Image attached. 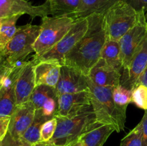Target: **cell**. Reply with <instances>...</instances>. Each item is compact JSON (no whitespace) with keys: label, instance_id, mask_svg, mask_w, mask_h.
<instances>
[{"label":"cell","instance_id":"obj_22","mask_svg":"<svg viewBox=\"0 0 147 146\" xmlns=\"http://www.w3.org/2000/svg\"><path fill=\"white\" fill-rule=\"evenodd\" d=\"M21 15L0 18V49H3L13 38L17 31L16 23Z\"/></svg>","mask_w":147,"mask_h":146},{"label":"cell","instance_id":"obj_39","mask_svg":"<svg viewBox=\"0 0 147 146\" xmlns=\"http://www.w3.org/2000/svg\"><path fill=\"white\" fill-rule=\"evenodd\" d=\"M0 25H1V21H0Z\"/></svg>","mask_w":147,"mask_h":146},{"label":"cell","instance_id":"obj_21","mask_svg":"<svg viewBox=\"0 0 147 146\" xmlns=\"http://www.w3.org/2000/svg\"><path fill=\"white\" fill-rule=\"evenodd\" d=\"M50 15L53 17H70L78 9L80 0H47Z\"/></svg>","mask_w":147,"mask_h":146},{"label":"cell","instance_id":"obj_18","mask_svg":"<svg viewBox=\"0 0 147 146\" xmlns=\"http://www.w3.org/2000/svg\"><path fill=\"white\" fill-rule=\"evenodd\" d=\"M114 131L116 130L112 126L96 121L81 135L79 140L83 146H103Z\"/></svg>","mask_w":147,"mask_h":146},{"label":"cell","instance_id":"obj_17","mask_svg":"<svg viewBox=\"0 0 147 146\" xmlns=\"http://www.w3.org/2000/svg\"><path fill=\"white\" fill-rule=\"evenodd\" d=\"M61 64L56 62L41 61L34 64L36 86L47 85L55 88L60 75Z\"/></svg>","mask_w":147,"mask_h":146},{"label":"cell","instance_id":"obj_4","mask_svg":"<svg viewBox=\"0 0 147 146\" xmlns=\"http://www.w3.org/2000/svg\"><path fill=\"white\" fill-rule=\"evenodd\" d=\"M140 11L122 0L113 4L103 14L106 39L119 41L137 23Z\"/></svg>","mask_w":147,"mask_h":146},{"label":"cell","instance_id":"obj_30","mask_svg":"<svg viewBox=\"0 0 147 146\" xmlns=\"http://www.w3.org/2000/svg\"><path fill=\"white\" fill-rule=\"evenodd\" d=\"M131 6L137 11H146L147 0H122Z\"/></svg>","mask_w":147,"mask_h":146},{"label":"cell","instance_id":"obj_31","mask_svg":"<svg viewBox=\"0 0 147 146\" xmlns=\"http://www.w3.org/2000/svg\"><path fill=\"white\" fill-rule=\"evenodd\" d=\"M10 117H0V141L8 133Z\"/></svg>","mask_w":147,"mask_h":146},{"label":"cell","instance_id":"obj_3","mask_svg":"<svg viewBox=\"0 0 147 146\" xmlns=\"http://www.w3.org/2000/svg\"><path fill=\"white\" fill-rule=\"evenodd\" d=\"M55 117L57 119V128L50 142L55 146H69L73 144L96 121L92 106L69 117Z\"/></svg>","mask_w":147,"mask_h":146},{"label":"cell","instance_id":"obj_13","mask_svg":"<svg viewBox=\"0 0 147 146\" xmlns=\"http://www.w3.org/2000/svg\"><path fill=\"white\" fill-rule=\"evenodd\" d=\"M36 108L30 100L17 105L10 117L8 133L14 137H22L34 120Z\"/></svg>","mask_w":147,"mask_h":146},{"label":"cell","instance_id":"obj_24","mask_svg":"<svg viewBox=\"0 0 147 146\" xmlns=\"http://www.w3.org/2000/svg\"><path fill=\"white\" fill-rule=\"evenodd\" d=\"M55 95H57L55 88L47 85H37L34 88L30 100L33 103L36 110H40L50 97Z\"/></svg>","mask_w":147,"mask_h":146},{"label":"cell","instance_id":"obj_40","mask_svg":"<svg viewBox=\"0 0 147 146\" xmlns=\"http://www.w3.org/2000/svg\"><path fill=\"white\" fill-rule=\"evenodd\" d=\"M69 146H70V145H69Z\"/></svg>","mask_w":147,"mask_h":146},{"label":"cell","instance_id":"obj_23","mask_svg":"<svg viewBox=\"0 0 147 146\" xmlns=\"http://www.w3.org/2000/svg\"><path fill=\"white\" fill-rule=\"evenodd\" d=\"M47 120H48V119L43 115L41 110H36L34 120L22 137L31 145L40 142V130L43 123Z\"/></svg>","mask_w":147,"mask_h":146},{"label":"cell","instance_id":"obj_8","mask_svg":"<svg viewBox=\"0 0 147 146\" xmlns=\"http://www.w3.org/2000/svg\"><path fill=\"white\" fill-rule=\"evenodd\" d=\"M146 35L147 23L145 19V11H140L137 23L119 41L123 71L128 68L132 58Z\"/></svg>","mask_w":147,"mask_h":146},{"label":"cell","instance_id":"obj_37","mask_svg":"<svg viewBox=\"0 0 147 146\" xmlns=\"http://www.w3.org/2000/svg\"><path fill=\"white\" fill-rule=\"evenodd\" d=\"M1 58H2V53H1V50L0 49V60H1Z\"/></svg>","mask_w":147,"mask_h":146},{"label":"cell","instance_id":"obj_10","mask_svg":"<svg viewBox=\"0 0 147 146\" xmlns=\"http://www.w3.org/2000/svg\"><path fill=\"white\" fill-rule=\"evenodd\" d=\"M22 67L10 65L4 77L0 87V117H11L17 107L15 82Z\"/></svg>","mask_w":147,"mask_h":146},{"label":"cell","instance_id":"obj_32","mask_svg":"<svg viewBox=\"0 0 147 146\" xmlns=\"http://www.w3.org/2000/svg\"><path fill=\"white\" fill-rule=\"evenodd\" d=\"M139 124H140L142 131L143 145L144 146H147V111H145L144 115Z\"/></svg>","mask_w":147,"mask_h":146},{"label":"cell","instance_id":"obj_5","mask_svg":"<svg viewBox=\"0 0 147 146\" xmlns=\"http://www.w3.org/2000/svg\"><path fill=\"white\" fill-rule=\"evenodd\" d=\"M75 19L68 16L42 17L40 31L33 48L36 60L53 48L70 30Z\"/></svg>","mask_w":147,"mask_h":146},{"label":"cell","instance_id":"obj_27","mask_svg":"<svg viewBox=\"0 0 147 146\" xmlns=\"http://www.w3.org/2000/svg\"><path fill=\"white\" fill-rule=\"evenodd\" d=\"M131 102L138 107L147 111V87L139 84L132 91Z\"/></svg>","mask_w":147,"mask_h":146},{"label":"cell","instance_id":"obj_29","mask_svg":"<svg viewBox=\"0 0 147 146\" xmlns=\"http://www.w3.org/2000/svg\"><path fill=\"white\" fill-rule=\"evenodd\" d=\"M30 143H27L22 137H14L9 133H7L5 137L0 141V146H32Z\"/></svg>","mask_w":147,"mask_h":146},{"label":"cell","instance_id":"obj_12","mask_svg":"<svg viewBox=\"0 0 147 146\" xmlns=\"http://www.w3.org/2000/svg\"><path fill=\"white\" fill-rule=\"evenodd\" d=\"M147 66V35L132 58L126 70L122 72L121 84L133 90Z\"/></svg>","mask_w":147,"mask_h":146},{"label":"cell","instance_id":"obj_35","mask_svg":"<svg viewBox=\"0 0 147 146\" xmlns=\"http://www.w3.org/2000/svg\"><path fill=\"white\" fill-rule=\"evenodd\" d=\"M32 146H55L51 143V142H38L34 144H33Z\"/></svg>","mask_w":147,"mask_h":146},{"label":"cell","instance_id":"obj_7","mask_svg":"<svg viewBox=\"0 0 147 146\" xmlns=\"http://www.w3.org/2000/svg\"><path fill=\"white\" fill-rule=\"evenodd\" d=\"M88 27V20L87 17L75 19L70 30L53 48L46 52L39 58L32 60V61L35 64L41 61L56 62L62 65L65 57L83 37L87 31Z\"/></svg>","mask_w":147,"mask_h":146},{"label":"cell","instance_id":"obj_19","mask_svg":"<svg viewBox=\"0 0 147 146\" xmlns=\"http://www.w3.org/2000/svg\"><path fill=\"white\" fill-rule=\"evenodd\" d=\"M119 0H80L77 11L70 17L74 19L86 18L93 14H104L109 8Z\"/></svg>","mask_w":147,"mask_h":146},{"label":"cell","instance_id":"obj_11","mask_svg":"<svg viewBox=\"0 0 147 146\" xmlns=\"http://www.w3.org/2000/svg\"><path fill=\"white\" fill-rule=\"evenodd\" d=\"M57 97L67 93H76L89 90L87 76L77 69L62 65L59 81L55 87Z\"/></svg>","mask_w":147,"mask_h":146},{"label":"cell","instance_id":"obj_38","mask_svg":"<svg viewBox=\"0 0 147 146\" xmlns=\"http://www.w3.org/2000/svg\"><path fill=\"white\" fill-rule=\"evenodd\" d=\"M145 19H146V21L147 23V9H146V11H145Z\"/></svg>","mask_w":147,"mask_h":146},{"label":"cell","instance_id":"obj_33","mask_svg":"<svg viewBox=\"0 0 147 146\" xmlns=\"http://www.w3.org/2000/svg\"><path fill=\"white\" fill-rule=\"evenodd\" d=\"M9 67L10 64H8L4 59L1 58V60H0V87H1L4 77L5 76L6 73L8 71Z\"/></svg>","mask_w":147,"mask_h":146},{"label":"cell","instance_id":"obj_15","mask_svg":"<svg viewBox=\"0 0 147 146\" xmlns=\"http://www.w3.org/2000/svg\"><path fill=\"white\" fill-rule=\"evenodd\" d=\"M90 106L91 102L89 90L61 94L58 96V110L55 116L69 117Z\"/></svg>","mask_w":147,"mask_h":146},{"label":"cell","instance_id":"obj_26","mask_svg":"<svg viewBox=\"0 0 147 146\" xmlns=\"http://www.w3.org/2000/svg\"><path fill=\"white\" fill-rule=\"evenodd\" d=\"M120 146H144L142 131L139 123L122 139Z\"/></svg>","mask_w":147,"mask_h":146},{"label":"cell","instance_id":"obj_25","mask_svg":"<svg viewBox=\"0 0 147 146\" xmlns=\"http://www.w3.org/2000/svg\"><path fill=\"white\" fill-rule=\"evenodd\" d=\"M132 91L121 84L116 86L112 90V96L114 102L122 108H127L129 104L131 102Z\"/></svg>","mask_w":147,"mask_h":146},{"label":"cell","instance_id":"obj_20","mask_svg":"<svg viewBox=\"0 0 147 146\" xmlns=\"http://www.w3.org/2000/svg\"><path fill=\"white\" fill-rule=\"evenodd\" d=\"M100 57L109 65L122 72L123 66L121 59V50L119 41L106 40L102 50Z\"/></svg>","mask_w":147,"mask_h":146},{"label":"cell","instance_id":"obj_14","mask_svg":"<svg viewBox=\"0 0 147 146\" xmlns=\"http://www.w3.org/2000/svg\"><path fill=\"white\" fill-rule=\"evenodd\" d=\"M34 64L31 60L20 69L15 82V95L17 106L30 100L36 87Z\"/></svg>","mask_w":147,"mask_h":146},{"label":"cell","instance_id":"obj_1","mask_svg":"<svg viewBox=\"0 0 147 146\" xmlns=\"http://www.w3.org/2000/svg\"><path fill=\"white\" fill-rule=\"evenodd\" d=\"M87 18V31L66 55L62 64L77 69L86 76L100 58L102 50L107 40L103 14H93Z\"/></svg>","mask_w":147,"mask_h":146},{"label":"cell","instance_id":"obj_34","mask_svg":"<svg viewBox=\"0 0 147 146\" xmlns=\"http://www.w3.org/2000/svg\"><path fill=\"white\" fill-rule=\"evenodd\" d=\"M139 84H143V85L147 87V66L144 72L141 75L140 78H139L137 85H139Z\"/></svg>","mask_w":147,"mask_h":146},{"label":"cell","instance_id":"obj_6","mask_svg":"<svg viewBox=\"0 0 147 146\" xmlns=\"http://www.w3.org/2000/svg\"><path fill=\"white\" fill-rule=\"evenodd\" d=\"M40 31V25L26 24L17 27L13 38L3 49L2 58L10 65L22 60L29 54L34 52V42Z\"/></svg>","mask_w":147,"mask_h":146},{"label":"cell","instance_id":"obj_2","mask_svg":"<svg viewBox=\"0 0 147 146\" xmlns=\"http://www.w3.org/2000/svg\"><path fill=\"white\" fill-rule=\"evenodd\" d=\"M87 82L96 121L112 126L117 133L123 131L126 124V109L114 102L112 96L113 88L96 85L88 77Z\"/></svg>","mask_w":147,"mask_h":146},{"label":"cell","instance_id":"obj_36","mask_svg":"<svg viewBox=\"0 0 147 146\" xmlns=\"http://www.w3.org/2000/svg\"><path fill=\"white\" fill-rule=\"evenodd\" d=\"M70 146H83V145H82V143L80 142V140H78L77 142L73 143V144L70 145Z\"/></svg>","mask_w":147,"mask_h":146},{"label":"cell","instance_id":"obj_9","mask_svg":"<svg viewBox=\"0 0 147 146\" xmlns=\"http://www.w3.org/2000/svg\"><path fill=\"white\" fill-rule=\"evenodd\" d=\"M28 14L32 17H43L50 14V7L46 1L34 6L27 0H0V18Z\"/></svg>","mask_w":147,"mask_h":146},{"label":"cell","instance_id":"obj_28","mask_svg":"<svg viewBox=\"0 0 147 146\" xmlns=\"http://www.w3.org/2000/svg\"><path fill=\"white\" fill-rule=\"evenodd\" d=\"M57 124V119L55 117H53L45 122L40 130V141L50 142L55 133Z\"/></svg>","mask_w":147,"mask_h":146},{"label":"cell","instance_id":"obj_16","mask_svg":"<svg viewBox=\"0 0 147 146\" xmlns=\"http://www.w3.org/2000/svg\"><path fill=\"white\" fill-rule=\"evenodd\" d=\"M121 72L109 65L100 57L92 67L87 77L96 85L114 88L121 84Z\"/></svg>","mask_w":147,"mask_h":146}]
</instances>
